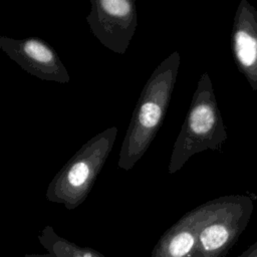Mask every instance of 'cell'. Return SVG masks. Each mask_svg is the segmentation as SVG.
I'll list each match as a JSON object with an SVG mask.
<instances>
[{
	"label": "cell",
	"instance_id": "obj_1",
	"mask_svg": "<svg viewBox=\"0 0 257 257\" xmlns=\"http://www.w3.org/2000/svg\"><path fill=\"white\" fill-rule=\"evenodd\" d=\"M181 56L178 51L164 59L146 82L131 118L119 151L118 168L130 171L149 149L163 124Z\"/></svg>",
	"mask_w": 257,
	"mask_h": 257
},
{
	"label": "cell",
	"instance_id": "obj_2",
	"mask_svg": "<svg viewBox=\"0 0 257 257\" xmlns=\"http://www.w3.org/2000/svg\"><path fill=\"white\" fill-rule=\"evenodd\" d=\"M227 133L217 104L211 78L204 72L193 94L187 116L174 144L168 171L174 174L195 154L218 151Z\"/></svg>",
	"mask_w": 257,
	"mask_h": 257
},
{
	"label": "cell",
	"instance_id": "obj_3",
	"mask_svg": "<svg viewBox=\"0 0 257 257\" xmlns=\"http://www.w3.org/2000/svg\"><path fill=\"white\" fill-rule=\"evenodd\" d=\"M116 135L117 127L111 126L85 143L49 183L46 199L62 204L68 210L82 204L113 147Z\"/></svg>",
	"mask_w": 257,
	"mask_h": 257
},
{
	"label": "cell",
	"instance_id": "obj_4",
	"mask_svg": "<svg viewBox=\"0 0 257 257\" xmlns=\"http://www.w3.org/2000/svg\"><path fill=\"white\" fill-rule=\"evenodd\" d=\"M252 211L253 201L244 195L206 202L191 257H225L246 229Z\"/></svg>",
	"mask_w": 257,
	"mask_h": 257
},
{
	"label": "cell",
	"instance_id": "obj_5",
	"mask_svg": "<svg viewBox=\"0 0 257 257\" xmlns=\"http://www.w3.org/2000/svg\"><path fill=\"white\" fill-rule=\"evenodd\" d=\"M86 16L91 33L111 51L124 54L135 34L138 18L134 0H90Z\"/></svg>",
	"mask_w": 257,
	"mask_h": 257
},
{
	"label": "cell",
	"instance_id": "obj_6",
	"mask_svg": "<svg viewBox=\"0 0 257 257\" xmlns=\"http://www.w3.org/2000/svg\"><path fill=\"white\" fill-rule=\"evenodd\" d=\"M0 48L26 72L42 80L67 83V69L56 51L38 37L12 39L0 36Z\"/></svg>",
	"mask_w": 257,
	"mask_h": 257
},
{
	"label": "cell",
	"instance_id": "obj_7",
	"mask_svg": "<svg viewBox=\"0 0 257 257\" xmlns=\"http://www.w3.org/2000/svg\"><path fill=\"white\" fill-rule=\"evenodd\" d=\"M231 49L239 71L257 91V10L247 0H241L235 13Z\"/></svg>",
	"mask_w": 257,
	"mask_h": 257
},
{
	"label": "cell",
	"instance_id": "obj_8",
	"mask_svg": "<svg viewBox=\"0 0 257 257\" xmlns=\"http://www.w3.org/2000/svg\"><path fill=\"white\" fill-rule=\"evenodd\" d=\"M205 203L194 208L171 226L155 245L151 257H191L197 240V227Z\"/></svg>",
	"mask_w": 257,
	"mask_h": 257
},
{
	"label": "cell",
	"instance_id": "obj_9",
	"mask_svg": "<svg viewBox=\"0 0 257 257\" xmlns=\"http://www.w3.org/2000/svg\"><path fill=\"white\" fill-rule=\"evenodd\" d=\"M38 241L54 257H104L92 248L79 246L59 236L51 226H45L41 230Z\"/></svg>",
	"mask_w": 257,
	"mask_h": 257
},
{
	"label": "cell",
	"instance_id": "obj_10",
	"mask_svg": "<svg viewBox=\"0 0 257 257\" xmlns=\"http://www.w3.org/2000/svg\"><path fill=\"white\" fill-rule=\"evenodd\" d=\"M238 257H257V241L250 245Z\"/></svg>",
	"mask_w": 257,
	"mask_h": 257
},
{
	"label": "cell",
	"instance_id": "obj_11",
	"mask_svg": "<svg viewBox=\"0 0 257 257\" xmlns=\"http://www.w3.org/2000/svg\"><path fill=\"white\" fill-rule=\"evenodd\" d=\"M24 257H54L48 253L46 254H36V253H27L24 255Z\"/></svg>",
	"mask_w": 257,
	"mask_h": 257
}]
</instances>
